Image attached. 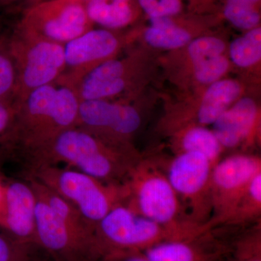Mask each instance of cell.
<instances>
[{
	"label": "cell",
	"mask_w": 261,
	"mask_h": 261,
	"mask_svg": "<svg viewBox=\"0 0 261 261\" xmlns=\"http://www.w3.org/2000/svg\"><path fill=\"white\" fill-rule=\"evenodd\" d=\"M29 169L42 166L68 167L109 183H123L140 158L126 147L73 127L27 157Z\"/></svg>",
	"instance_id": "cell-1"
},
{
	"label": "cell",
	"mask_w": 261,
	"mask_h": 261,
	"mask_svg": "<svg viewBox=\"0 0 261 261\" xmlns=\"http://www.w3.org/2000/svg\"><path fill=\"white\" fill-rule=\"evenodd\" d=\"M80 105L76 91L69 86L54 83L32 91L15 104L13 150L28 157L76 126Z\"/></svg>",
	"instance_id": "cell-2"
},
{
	"label": "cell",
	"mask_w": 261,
	"mask_h": 261,
	"mask_svg": "<svg viewBox=\"0 0 261 261\" xmlns=\"http://www.w3.org/2000/svg\"><path fill=\"white\" fill-rule=\"evenodd\" d=\"M124 184L127 189L124 205L136 214L166 227L193 235L209 231L207 226L189 219L159 162L140 159Z\"/></svg>",
	"instance_id": "cell-3"
},
{
	"label": "cell",
	"mask_w": 261,
	"mask_h": 261,
	"mask_svg": "<svg viewBox=\"0 0 261 261\" xmlns=\"http://www.w3.org/2000/svg\"><path fill=\"white\" fill-rule=\"evenodd\" d=\"M29 171L30 177L68 201L94 226L126 200L124 182L109 183L73 168L58 166H39Z\"/></svg>",
	"instance_id": "cell-4"
},
{
	"label": "cell",
	"mask_w": 261,
	"mask_h": 261,
	"mask_svg": "<svg viewBox=\"0 0 261 261\" xmlns=\"http://www.w3.org/2000/svg\"><path fill=\"white\" fill-rule=\"evenodd\" d=\"M196 236L198 235L158 224L136 214L124 204L113 208L95 226V237L102 257L112 252L144 251L163 242Z\"/></svg>",
	"instance_id": "cell-5"
},
{
	"label": "cell",
	"mask_w": 261,
	"mask_h": 261,
	"mask_svg": "<svg viewBox=\"0 0 261 261\" xmlns=\"http://www.w3.org/2000/svg\"><path fill=\"white\" fill-rule=\"evenodd\" d=\"M5 43L16 68L14 104L21 102L32 91L56 83L64 73L63 44L16 32Z\"/></svg>",
	"instance_id": "cell-6"
},
{
	"label": "cell",
	"mask_w": 261,
	"mask_h": 261,
	"mask_svg": "<svg viewBox=\"0 0 261 261\" xmlns=\"http://www.w3.org/2000/svg\"><path fill=\"white\" fill-rule=\"evenodd\" d=\"M92 25L84 0H41L24 10L15 32L65 45Z\"/></svg>",
	"instance_id": "cell-7"
},
{
	"label": "cell",
	"mask_w": 261,
	"mask_h": 261,
	"mask_svg": "<svg viewBox=\"0 0 261 261\" xmlns=\"http://www.w3.org/2000/svg\"><path fill=\"white\" fill-rule=\"evenodd\" d=\"M159 163L189 219L210 228L211 179L214 165L197 152L177 153L171 161L165 162L166 165Z\"/></svg>",
	"instance_id": "cell-8"
},
{
	"label": "cell",
	"mask_w": 261,
	"mask_h": 261,
	"mask_svg": "<svg viewBox=\"0 0 261 261\" xmlns=\"http://www.w3.org/2000/svg\"><path fill=\"white\" fill-rule=\"evenodd\" d=\"M37 245L56 261H98L102 257L95 234L77 231L37 197Z\"/></svg>",
	"instance_id": "cell-9"
},
{
	"label": "cell",
	"mask_w": 261,
	"mask_h": 261,
	"mask_svg": "<svg viewBox=\"0 0 261 261\" xmlns=\"http://www.w3.org/2000/svg\"><path fill=\"white\" fill-rule=\"evenodd\" d=\"M260 173V158L251 154H233L220 159L215 164L211 179L212 216L208 225L211 229L222 224L247 187Z\"/></svg>",
	"instance_id": "cell-10"
},
{
	"label": "cell",
	"mask_w": 261,
	"mask_h": 261,
	"mask_svg": "<svg viewBox=\"0 0 261 261\" xmlns=\"http://www.w3.org/2000/svg\"><path fill=\"white\" fill-rule=\"evenodd\" d=\"M119 47L118 37L107 29H90L64 45L65 69L56 83L75 88L84 75L111 60Z\"/></svg>",
	"instance_id": "cell-11"
},
{
	"label": "cell",
	"mask_w": 261,
	"mask_h": 261,
	"mask_svg": "<svg viewBox=\"0 0 261 261\" xmlns=\"http://www.w3.org/2000/svg\"><path fill=\"white\" fill-rule=\"evenodd\" d=\"M141 117L128 105L116 104L104 99L80 101L77 127L114 145L138 129Z\"/></svg>",
	"instance_id": "cell-12"
},
{
	"label": "cell",
	"mask_w": 261,
	"mask_h": 261,
	"mask_svg": "<svg viewBox=\"0 0 261 261\" xmlns=\"http://www.w3.org/2000/svg\"><path fill=\"white\" fill-rule=\"evenodd\" d=\"M37 197L29 182L6 181L5 230L21 243L37 245Z\"/></svg>",
	"instance_id": "cell-13"
},
{
	"label": "cell",
	"mask_w": 261,
	"mask_h": 261,
	"mask_svg": "<svg viewBox=\"0 0 261 261\" xmlns=\"http://www.w3.org/2000/svg\"><path fill=\"white\" fill-rule=\"evenodd\" d=\"M212 231L194 238L163 242L142 252L149 261H220L228 245L219 241Z\"/></svg>",
	"instance_id": "cell-14"
},
{
	"label": "cell",
	"mask_w": 261,
	"mask_h": 261,
	"mask_svg": "<svg viewBox=\"0 0 261 261\" xmlns=\"http://www.w3.org/2000/svg\"><path fill=\"white\" fill-rule=\"evenodd\" d=\"M257 118L256 105L244 98L214 122L213 132L223 148H233L251 136Z\"/></svg>",
	"instance_id": "cell-15"
},
{
	"label": "cell",
	"mask_w": 261,
	"mask_h": 261,
	"mask_svg": "<svg viewBox=\"0 0 261 261\" xmlns=\"http://www.w3.org/2000/svg\"><path fill=\"white\" fill-rule=\"evenodd\" d=\"M125 75V63L118 60H109L84 75L75 89L80 101L106 100L124 91L126 87Z\"/></svg>",
	"instance_id": "cell-16"
},
{
	"label": "cell",
	"mask_w": 261,
	"mask_h": 261,
	"mask_svg": "<svg viewBox=\"0 0 261 261\" xmlns=\"http://www.w3.org/2000/svg\"><path fill=\"white\" fill-rule=\"evenodd\" d=\"M85 8L92 23L106 29H120L133 21L134 0H85Z\"/></svg>",
	"instance_id": "cell-17"
},
{
	"label": "cell",
	"mask_w": 261,
	"mask_h": 261,
	"mask_svg": "<svg viewBox=\"0 0 261 261\" xmlns=\"http://www.w3.org/2000/svg\"><path fill=\"white\" fill-rule=\"evenodd\" d=\"M240 86L231 80L221 81L211 86L202 99L197 121L202 126L213 124L240 95Z\"/></svg>",
	"instance_id": "cell-18"
},
{
	"label": "cell",
	"mask_w": 261,
	"mask_h": 261,
	"mask_svg": "<svg viewBox=\"0 0 261 261\" xmlns=\"http://www.w3.org/2000/svg\"><path fill=\"white\" fill-rule=\"evenodd\" d=\"M261 173L254 178L224 219V226H244L260 222Z\"/></svg>",
	"instance_id": "cell-19"
},
{
	"label": "cell",
	"mask_w": 261,
	"mask_h": 261,
	"mask_svg": "<svg viewBox=\"0 0 261 261\" xmlns=\"http://www.w3.org/2000/svg\"><path fill=\"white\" fill-rule=\"evenodd\" d=\"M151 27L146 30V41L152 47L174 49L185 46L190 40V35L178 27L171 17L150 18Z\"/></svg>",
	"instance_id": "cell-20"
},
{
	"label": "cell",
	"mask_w": 261,
	"mask_h": 261,
	"mask_svg": "<svg viewBox=\"0 0 261 261\" xmlns=\"http://www.w3.org/2000/svg\"><path fill=\"white\" fill-rule=\"evenodd\" d=\"M181 152H197L207 158L213 164L219 162L223 147L213 130L202 126L190 127L185 130L180 141Z\"/></svg>",
	"instance_id": "cell-21"
},
{
	"label": "cell",
	"mask_w": 261,
	"mask_h": 261,
	"mask_svg": "<svg viewBox=\"0 0 261 261\" xmlns=\"http://www.w3.org/2000/svg\"><path fill=\"white\" fill-rule=\"evenodd\" d=\"M220 261H261L260 222L235 238Z\"/></svg>",
	"instance_id": "cell-22"
},
{
	"label": "cell",
	"mask_w": 261,
	"mask_h": 261,
	"mask_svg": "<svg viewBox=\"0 0 261 261\" xmlns=\"http://www.w3.org/2000/svg\"><path fill=\"white\" fill-rule=\"evenodd\" d=\"M230 54L233 63L239 66H250L260 61V28L252 29L244 37L233 41L230 47Z\"/></svg>",
	"instance_id": "cell-23"
},
{
	"label": "cell",
	"mask_w": 261,
	"mask_h": 261,
	"mask_svg": "<svg viewBox=\"0 0 261 261\" xmlns=\"http://www.w3.org/2000/svg\"><path fill=\"white\" fill-rule=\"evenodd\" d=\"M16 68L5 42H0V101L14 103Z\"/></svg>",
	"instance_id": "cell-24"
},
{
	"label": "cell",
	"mask_w": 261,
	"mask_h": 261,
	"mask_svg": "<svg viewBox=\"0 0 261 261\" xmlns=\"http://www.w3.org/2000/svg\"><path fill=\"white\" fill-rule=\"evenodd\" d=\"M224 13L228 21L242 29L255 28L260 22V14L256 6L235 0H227Z\"/></svg>",
	"instance_id": "cell-25"
},
{
	"label": "cell",
	"mask_w": 261,
	"mask_h": 261,
	"mask_svg": "<svg viewBox=\"0 0 261 261\" xmlns=\"http://www.w3.org/2000/svg\"><path fill=\"white\" fill-rule=\"evenodd\" d=\"M15 112L14 103L0 101V161L13 150Z\"/></svg>",
	"instance_id": "cell-26"
},
{
	"label": "cell",
	"mask_w": 261,
	"mask_h": 261,
	"mask_svg": "<svg viewBox=\"0 0 261 261\" xmlns=\"http://www.w3.org/2000/svg\"><path fill=\"white\" fill-rule=\"evenodd\" d=\"M32 246L18 241L0 228V261H31Z\"/></svg>",
	"instance_id": "cell-27"
},
{
	"label": "cell",
	"mask_w": 261,
	"mask_h": 261,
	"mask_svg": "<svg viewBox=\"0 0 261 261\" xmlns=\"http://www.w3.org/2000/svg\"><path fill=\"white\" fill-rule=\"evenodd\" d=\"M196 78L202 83L214 82L224 74L228 67L227 60L220 56L194 63Z\"/></svg>",
	"instance_id": "cell-28"
},
{
	"label": "cell",
	"mask_w": 261,
	"mask_h": 261,
	"mask_svg": "<svg viewBox=\"0 0 261 261\" xmlns=\"http://www.w3.org/2000/svg\"><path fill=\"white\" fill-rule=\"evenodd\" d=\"M225 48L224 43L215 37H202L194 41L189 47V54L194 63L220 56Z\"/></svg>",
	"instance_id": "cell-29"
},
{
	"label": "cell",
	"mask_w": 261,
	"mask_h": 261,
	"mask_svg": "<svg viewBox=\"0 0 261 261\" xmlns=\"http://www.w3.org/2000/svg\"><path fill=\"white\" fill-rule=\"evenodd\" d=\"M137 2L149 18L171 17L179 13L182 9L181 0H137Z\"/></svg>",
	"instance_id": "cell-30"
},
{
	"label": "cell",
	"mask_w": 261,
	"mask_h": 261,
	"mask_svg": "<svg viewBox=\"0 0 261 261\" xmlns=\"http://www.w3.org/2000/svg\"><path fill=\"white\" fill-rule=\"evenodd\" d=\"M98 261H149L142 251H117L103 255Z\"/></svg>",
	"instance_id": "cell-31"
},
{
	"label": "cell",
	"mask_w": 261,
	"mask_h": 261,
	"mask_svg": "<svg viewBox=\"0 0 261 261\" xmlns=\"http://www.w3.org/2000/svg\"><path fill=\"white\" fill-rule=\"evenodd\" d=\"M5 202H6V181L0 176V228L4 230L5 224Z\"/></svg>",
	"instance_id": "cell-32"
},
{
	"label": "cell",
	"mask_w": 261,
	"mask_h": 261,
	"mask_svg": "<svg viewBox=\"0 0 261 261\" xmlns=\"http://www.w3.org/2000/svg\"><path fill=\"white\" fill-rule=\"evenodd\" d=\"M21 1H24V0H0V8H6V7L16 4ZM28 1H30V0H28Z\"/></svg>",
	"instance_id": "cell-33"
},
{
	"label": "cell",
	"mask_w": 261,
	"mask_h": 261,
	"mask_svg": "<svg viewBox=\"0 0 261 261\" xmlns=\"http://www.w3.org/2000/svg\"><path fill=\"white\" fill-rule=\"evenodd\" d=\"M235 1L240 2V3H245V4L253 5V6H256L257 3L260 1V0H235Z\"/></svg>",
	"instance_id": "cell-34"
},
{
	"label": "cell",
	"mask_w": 261,
	"mask_h": 261,
	"mask_svg": "<svg viewBox=\"0 0 261 261\" xmlns=\"http://www.w3.org/2000/svg\"><path fill=\"white\" fill-rule=\"evenodd\" d=\"M39 1H41V0H30L29 2H30L31 4H32V3H37V2Z\"/></svg>",
	"instance_id": "cell-35"
},
{
	"label": "cell",
	"mask_w": 261,
	"mask_h": 261,
	"mask_svg": "<svg viewBox=\"0 0 261 261\" xmlns=\"http://www.w3.org/2000/svg\"><path fill=\"white\" fill-rule=\"evenodd\" d=\"M84 1H85V0H84Z\"/></svg>",
	"instance_id": "cell-36"
}]
</instances>
